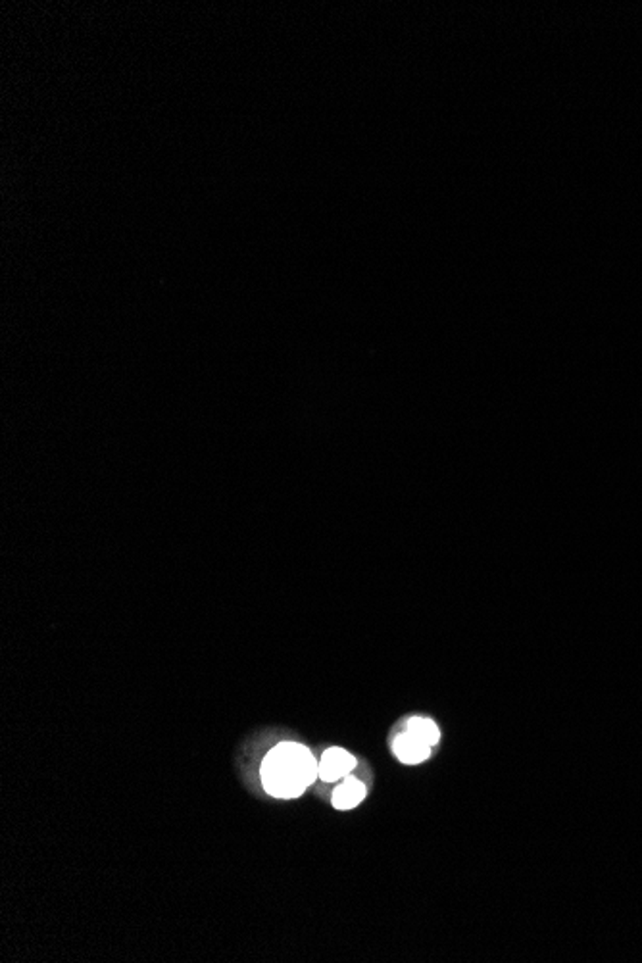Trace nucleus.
<instances>
[{
    "mask_svg": "<svg viewBox=\"0 0 642 963\" xmlns=\"http://www.w3.org/2000/svg\"><path fill=\"white\" fill-rule=\"evenodd\" d=\"M264 789L275 798H299L319 777V760L300 742H281L260 769Z\"/></svg>",
    "mask_w": 642,
    "mask_h": 963,
    "instance_id": "nucleus-1",
    "label": "nucleus"
},
{
    "mask_svg": "<svg viewBox=\"0 0 642 963\" xmlns=\"http://www.w3.org/2000/svg\"><path fill=\"white\" fill-rule=\"evenodd\" d=\"M356 757L344 748L333 747L319 757V779L325 782H335L351 775L356 767Z\"/></svg>",
    "mask_w": 642,
    "mask_h": 963,
    "instance_id": "nucleus-2",
    "label": "nucleus"
},
{
    "mask_svg": "<svg viewBox=\"0 0 642 963\" xmlns=\"http://www.w3.org/2000/svg\"><path fill=\"white\" fill-rule=\"evenodd\" d=\"M394 756L406 765H418L431 757V747L412 733L404 731L402 735H398L393 742Z\"/></svg>",
    "mask_w": 642,
    "mask_h": 963,
    "instance_id": "nucleus-3",
    "label": "nucleus"
},
{
    "mask_svg": "<svg viewBox=\"0 0 642 963\" xmlns=\"http://www.w3.org/2000/svg\"><path fill=\"white\" fill-rule=\"evenodd\" d=\"M367 796V789L362 781H358L352 775H346L344 781L333 792V806L337 810H352L358 804H362Z\"/></svg>",
    "mask_w": 642,
    "mask_h": 963,
    "instance_id": "nucleus-4",
    "label": "nucleus"
},
{
    "mask_svg": "<svg viewBox=\"0 0 642 963\" xmlns=\"http://www.w3.org/2000/svg\"><path fill=\"white\" fill-rule=\"evenodd\" d=\"M406 731L408 733H412L414 737H418L419 740L429 744L431 748L436 747L441 740V729L429 717H419V715L410 717L406 722Z\"/></svg>",
    "mask_w": 642,
    "mask_h": 963,
    "instance_id": "nucleus-5",
    "label": "nucleus"
}]
</instances>
